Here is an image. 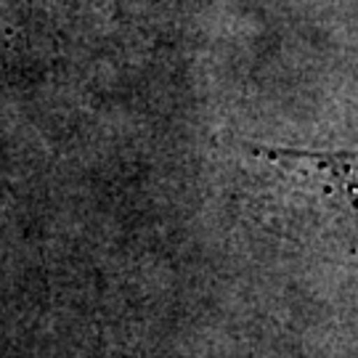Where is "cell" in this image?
I'll return each mask as SVG.
<instances>
[{
  "label": "cell",
  "mask_w": 358,
  "mask_h": 358,
  "mask_svg": "<svg viewBox=\"0 0 358 358\" xmlns=\"http://www.w3.org/2000/svg\"><path fill=\"white\" fill-rule=\"evenodd\" d=\"M250 154L266 167L268 189L255 205L266 220L358 263V152L255 146Z\"/></svg>",
  "instance_id": "6da1fadb"
}]
</instances>
